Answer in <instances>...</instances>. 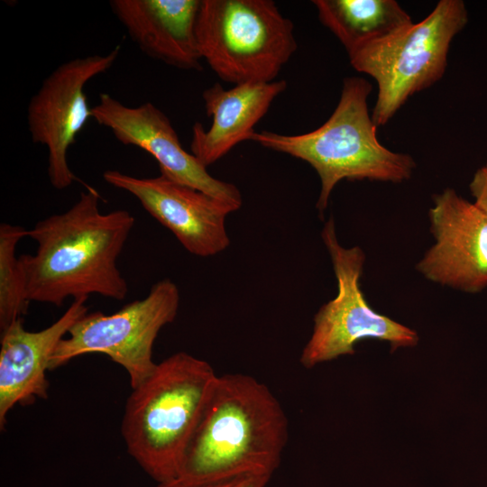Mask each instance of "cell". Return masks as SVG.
Returning <instances> with one entry per match:
<instances>
[{
    "label": "cell",
    "instance_id": "cell-1",
    "mask_svg": "<svg viewBox=\"0 0 487 487\" xmlns=\"http://www.w3.org/2000/svg\"><path fill=\"white\" fill-rule=\"evenodd\" d=\"M101 198L86 185L67 211L28 229L34 254L19 257L28 299L60 307L69 298L97 294L115 300L128 294L116 261L134 225L127 210L102 213Z\"/></svg>",
    "mask_w": 487,
    "mask_h": 487
},
{
    "label": "cell",
    "instance_id": "cell-2",
    "mask_svg": "<svg viewBox=\"0 0 487 487\" xmlns=\"http://www.w3.org/2000/svg\"><path fill=\"white\" fill-rule=\"evenodd\" d=\"M288 427L280 403L265 384L242 373L218 375L174 481L201 487L245 473L271 476Z\"/></svg>",
    "mask_w": 487,
    "mask_h": 487
},
{
    "label": "cell",
    "instance_id": "cell-3",
    "mask_svg": "<svg viewBox=\"0 0 487 487\" xmlns=\"http://www.w3.org/2000/svg\"><path fill=\"white\" fill-rule=\"evenodd\" d=\"M217 376L207 361L179 352L132 389L122 436L129 455L159 484L179 475Z\"/></svg>",
    "mask_w": 487,
    "mask_h": 487
},
{
    "label": "cell",
    "instance_id": "cell-4",
    "mask_svg": "<svg viewBox=\"0 0 487 487\" xmlns=\"http://www.w3.org/2000/svg\"><path fill=\"white\" fill-rule=\"evenodd\" d=\"M372 88L363 78L347 77L335 109L316 130L300 134L262 131L251 137L264 148L300 159L314 168L321 185L316 205L320 214L343 179L400 183L411 178L417 166L410 155L392 152L379 142L368 110Z\"/></svg>",
    "mask_w": 487,
    "mask_h": 487
},
{
    "label": "cell",
    "instance_id": "cell-5",
    "mask_svg": "<svg viewBox=\"0 0 487 487\" xmlns=\"http://www.w3.org/2000/svg\"><path fill=\"white\" fill-rule=\"evenodd\" d=\"M196 37L201 59L235 85L274 81L298 47L271 0H201Z\"/></svg>",
    "mask_w": 487,
    "mask_h": 487
},
{
    "label": "cell",
    "instance_id": "cell-6",
    "mask_svg": "<svg viewBox=\"0 0 487 487\" xmlns=\"http://www.w3.org/2000/svg\"><path fill=\"white\" fill-rule=\"evenodd\" d=\"M467 22L462 0H441L419 23L348 54L352 67L377 83L372 115L377 127L385 125L414 94L441 79L451 42Z\"/></svg>",
    "mask_w": 487,
    "mask_h": 487
},
{
    "label": "cell",
    "instance_id": "cell-7",
    "mask_svg": "<svg viewBox=\"0 0 487 487\" xmlns=\"http://www.w3.org/2000/svg\"><path fill=\"white\" fill-rule=\"evenodd\" d=\"M178 286L169 279L153 284L148 295L106 315L80 317L53 352L49 370L87 354H103L128 373L132 389L154 371L152 347L161 328L173 322L179 307Z\"/></svg>",
    "mask_w": 487,
    "mask_h": 487
},
{
    "label": "cell",
    "instance_id": "cell-8",
    "mask_svg": "<svg viewBox=\"0 0 487 487\" xmlns=\"http://www.w3.org/2000/svg\"><path fill=\"white\" fill-rule=\"evenodd\" d=\"M321 237L332 261L337 294L316 314L312 335L299 358L301 364L312 368L353 354L355 344L368 338L389 342L392 351L416 345L418 335L414 330L377 313L365 299L360 285L365 262L362 248L340 244L333 218L324 225Z\"/></svg>",
    "mask_w": 487,
    "mask_h": 487
},
{
    "label": "cell",
    "instance_id": "cell-9",
    "mask_svg": "<svg viewBox=\"0 0 487 487\" xmlns=\"http://www.w3.org/2000/svg\"><path fill=\"white\" fill-rule=\"evenodd\" d=\"M120 54V46L106 54L75 58L58 66L41 83L27 107L32 142L48 151V176L51 186L64 189L79 180L68 162V152L77 135L92 118L85 87L105 73Z\"/></svg>",
    "mask_w": 487,
    "mask_h": 487
},
{
    "label": "cell",
    "instance_id": "cell-10",
    "mask_svg": "<svg viewBox=\"0 0 487 487\" xmlns=\"http://www.w3.org/2000/svg\"><path fill=\"white\" fill-rule=\"evenodd\" d=\"M103 178L136 198L190 253L210 257L229 246L225 218L237 210L233 205L163 175L139 178L107 170Z\"/></svg>",
    "mask_w": 487,
    "mask_h": 487
},
{
    "label": "cell",
    "instance_id": "cell-11",
    "mask_svg": "<svg viewBox=\"0 0 487 487\" xmlns=\"http://www.w3.org/2000/svg\"><path fill=\"white\" fill-rule=\"evenodd\" d=\"M92 118L109 129L118 142L136 146L158 162L161 175L242 207L240 190L232 183L214 178L197 158L184 150L169 117L150 102L129 106L107 93L92 107Z\"/></svg>",
    "mask_w": 487,
    "mask_h": 487
},
{
    "label": "cell",
    "instance_id": "cell-12",
    "mask_svg": "<svg viewBox=\"0 0 487 487\" xmlns=\"http://www.w3.org/2000/svg\"><path fill=\"white\" fill-rule=\"evenodd\" d=\"M433 198L428 216L436 243L417 271L433 282L478 293L487 287V213L453 188Z\"/></svg>",
    "mask_w": 487,
    "mask_h": 487
},
{
    "label": "cell",
    "instance_id": "cell-13",
    "mask_svg": "<svg viewBox=\"0 0 487 487\" xmlns=\"http://www.w3.org/2000/svg\"><path fill=\"white\" fill-rule=\"evenodd\" d=\"M87 298L73 299L62 316L48 327L28 331L23 318L1 332L0 349V426L16 405H29L36 399H47L46 372L51 357L71 326L87 313Z\"/></svg>",
    "mask_w": 487,
    "mask_h": 487
},
{
    "label": "cell",
    "instance_id": "cell-14",
    "mask_svg": "<svg viewBox=\"0 0 487 487\" xmlns=\"http://www.w3.org/2000/svg\"><path fill=\"white\" fill-rule=\"evenodd\" d=\"M201 0H111L112 13L147 56L201 70L196 22Z\"/></svg>",
    "mask_w": 487,
    "mask_h": 487
},
{
    "label": "cell",
    "instance_id": "cell-15",
    "mask_svg": "<svg viewBox=\"0 0 487 487\" xmlns=\"http://www.w3.org/2000/svg\"><path fill=\"white\" fill-rule=\"evenodd\" d=\"M287 87L283 79L250 82L225 89L220 83L205 89L206 114L212 118L206 130L194 124L190 151L206 168L223 158L238 143L251 140L255 124L266 115L273 100Z\"/></svg>",
    "mask_w": 487,
    "mask_h": 487
},
{
    "label": "cell",
    "instance_id": "cell-16",
    "mask_svg": "<svg viewBox=\"0 0 487 487\" xmlns=\"http://www.w3.org/2000/svg\"><path fill=\"white\" fill-rule=\"evenodd\" d=\"M318 19L347 53L377 42L413 23L394 0H315Z\"/></svg>",
    "mask_w": 487,
    "mask_h": 487
},
{
    "label": "cell",
    "instance_id": "cell-17",
    "mask_svg": "<svg viewBox=\"0 0 487 487\" xmlns=\"http://www.w3.org/2000/svg\"><path fill=\"white\" fill-rule=\"evenodd\" d=\"M28 236V229L7 223L0 225V329L5 330L13 322L27 313L24 273L15 256L18 243Z\"/></svg>",
    "mask_w": 487,
    "mask_h": 487
},
{
    "label": "cell",
    "instance_id": "cell-18",
    "mask_svg": "<svg viewBox=\"0 0 487 487\" xmlns=\"http://www.w3.org/2000/svg\"><path fill=\"white\" fill-rule=\"evenodd\" d=\"M271 477V475L264 473H245L217 481L201 487H264Z\"/></svg>",
    "mask_w": 487,
    "mask_h": 487
},
{
    "label": "cell",
    "instance_id": "cell-19",
    "mask_svg": "<svg viewBox=\"0 0 487 487\" xmlns=\"http://www.w3.org/2000/svg\"><path fill=\"white\" fill-rule=\"evenodd\" d=\"M469 188L473 203L487 213V162L474 173Z\"/></svg>",
    "mask_w": 487,
    "mask_h": 487
},
{
    "label": "cell",
    "instance_id": "cell-20",
    "mask_svg": "<svg viewBox=\"0 0 487 487\" xmlns=\"http://www.w3.org/2000/svg\"><path fill=\"white\" fill-rule=\"evenodd\" d=\"M157 487H186V486L182 485L181 483H179L177 481H172V482H167V483L158 484Z\"/></svg>",
    "mask_w": 487,
    "mask_h": 487
}]
</instances>
